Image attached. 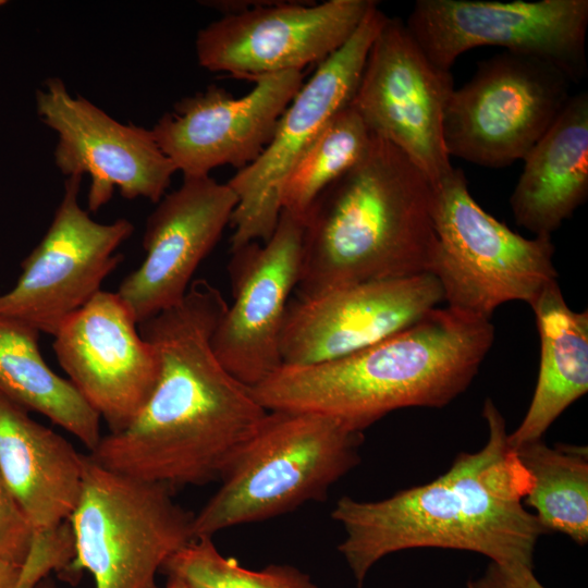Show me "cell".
Segmentation results:
<instances>
[{
  "label": "cell",
  "mask_w": 588,
  "mask_h": 588,
  "mask_svg": "<svg viewBox=\"0 0 588 588\" xmlns=\"http://www.w3.org/2000/svg\"><path fill=\"white\" fill-rule=\"evenodd\" d=\"M226 308L221 292L197 279L180 303L138 323L159 356L160 375L134 420L88 453L93 461L172 489L220 479L267 414L213 352Z\"/></svg>",
  "instance_id": "obj_1"
},
{
  "label": "cell",
  "mask_w": 588,
  "mask_h": 588,
  "mask_svg": "<svg viewBox=\"0 0 588 588\" xmlns=\"http://www.w3.org/2000/svg\"><path fill=\"white\" fill-rule=\"evenodd\" d=\"M488 440L475 453H460L434 480L380 501L339 499L331 517L344 530L338 550L358 586L388 554L414 548L480 553L505 565L532 567L546 532L523 506L531 477L509 443L505 420L491 399L483 404Z\"/></svg>",
  "instance_id": "obj_2"
},
{
  "label": "cell",
  "mask_w": 588,
  "mask_h": 588,
  "mask_svg": "<svg viewBox=\"0 0 588 588\" xmlns=\"http://www.w3.org/2000/svg\"><path fill=\"white\" fill-rule=\"evenodd\" d=\"M493 341L490 319L436 307L347 356L282 365L250 390L266 411L320 414L363 432L395 409L451 403L469 387Z\"/></svg>",
  "instance_id": "obj_3"
},
{
  "label": "cell",
  "mask_w": 588,
  "mask_h": 588,
  "mask_svg": "<svg viewBox=\"0 0 588 588\" xmlns=\"http://www.w3.org/2000/svg\"><path fill=\"white\" fill-rule=\"evenodd\" d=\"M434 185L399 148L372 135L363 158L303 220L297 297L430 273L438 238Z\"/></svg>",
  "instance_id": "obj_4"
},
{
  "label": "cell",
  "mask_w": 588,
  "mask_h": 588,
  "mask_svg": "<svg viewBox=\"0 0 588 588\" xmlns=\"http://www.w3.org/2000/svg\"><path fill=\"white\" fill-rule=\"evenodd\" d=\"M362 442L363 432L335 418L267 411L223 470L218 490L194 514V539L321 500L358 464Z\"/></svg>",
  "instance_id": "obj_5"
},
{
  "label": "cell",
  "mask_w": 588,
  "mask_h": 588,
  "mask_svg": "<svg viewBox=\"0 0 588 588\" xmlns=\"http://www.w3.org/2000/svg\"><path fill=\"white\" fill-rule=\"evenodd\" d=\"M193 517L171 487L110 470L86 454L70 518L75 554L69 567L88 571L95 588H158L157 573L194 539Z\"/></svg>",
  "instance_id": "obj_6"
},
{
  "label": "cell",
  "mask_w": 588,
  "mask_h": 588,
  "mask_svg": "<svg viewBox=\"0 0 588 588\" xmlns=\"http://www.w3.org/2000/svg\"><path fill=\"white\" fill-rule=\"evenodd\" d=\"M438 238L430 273L448 307L490 319L502 304H530L558 278L551 236L526 238L473 198L461 169L434 185Z\"/></svg>",
  "instance_id": "obj_7"
},
{
  "label": "cell",
  "mask_w": 588,
  "mask_h": 588,
  "mask_svg": "<svg viewBox=\"0 0 588 588\" xmlns=\"http://www.w3.org/2000/svg\"><path fill=\"white\" fill-rule=\"evenodd\" d=\"M571 83L553 64L527 54L503 51L482 61L448 102L449 156L488 168L523 160L569 99Z\"/></svg>",
  "instance_id": "obj_8"
},
{
  "label": "cell",
  "mask_w": 588,
  "mask_h": 588,
  "mask_svg": "<svg viewBox=\"0 0 588 588\" xmlns=\"http://www.w3.org/2000/svg\"><path fill=\"white\" fill-rule=\"evenodd\" d=\"M373 0L215 1L223 15L199 29L198 64L249 81L321 63L357 29Z\"/></svg>",
  "instance_id": "obj_9"
},
{
  "label": "cell",
  "mask_w": 588,
  "mask_h": 588,
  "mask_svg": "<svg viewBox=\"0 0 588 588\" xmlns=\"http://www.w3.org/2000/svg\"><path fill=\"white\" fill-rule=\"evenodd\" d=\"M387 19L378 4L369 10L350 39L304 82L260 156L228 181L237 197L230 220L231 250L271 236L282 211L281 191L289 172L332 118L350 105L369 49Z\"/></svg>",
  "instance_id": "obj_10"
},
{
  "label": "cell",
  "mask_w": 588,
  "mask_h": 588,
  "mask_svg": "<svg viewBox=\"0 0 588 588\" xmlns=\"http://www.w3.org/2000/svg\"><path fill=\"white\" fill-rule=\"evenodd\" d=\"M405 25L445 71L470 49L497 46L549 62L572 83L587 73L588 0H418Z\"/></svg>",
  "instance_id": "obj_11"
},
{
  "label": "cell",
  "mask_w": 588,
  "mask_h": 588,
  "mask_svg": "<svg viewBox=\"0 0 588 588\" xmlns=\"http://www.w3.org/2000/svg\"><path fill=\"white\" fill-rule=\"evenodd\" d=\"M454 89L451 71L426 57L405 22L388 16L350 106L373 136L399 148L436 185L453 170L443 119Z\"/></svg>",
  "instance_id": "obj_12"
},
{
  "label": "cell",
  "mask_w": 588,
  "mask_h": 588,
  "mask_svg": "<svg viewBox=\"0 0 588 588\" xmlns=\"http://www.w3.org/2000/svg\"><path fill=\"white\" fill-rule=\"evenodd\" d=\"M81 181V175L66 176L46 234L23 260L15 285L0 293V317L53 335L123 260L117 249L132 235L133 223L91 219L78 203Z\"/></svg>",
  "instance_id": "obj_13"
},
{
  "label": "cell",
  "mask_w": 588,
  "mask_h": 588,
  "mask_svg": "<svg viewBox=\"0 0 588 588\" xmlns=\"http://www.w3.org/2000/svg\"><path fill=\"white\" fill-rule=\"evenodd\" d=\"M39 120L57 134L54 163L62 174H87L89 211H97L115 188L126 199L157 204L166 194L173 162L151 130L123 124L83 96H72L64 82L49 77L36 91Z\"/></svg>",
  "instance_id": "obj_14"
},
{
  "label": "cell",
  "mask_w": 588,
  "mask_h": 588,
  "mask_svg": "<svg viewBox=\"0 0 588 588\" xmlns=\"http://www.w3.org/2000/svg\"><path fill=\"white\" fill-rule=\"evenodd\" d=\"M302 241L303 221L281 211L266 242L231 250L233 303L211 342L223 367L249 388L283 365L281 333L290 294L299 279Z\"/></svg>",
  "instance_id": "obj_15"
},
{
  "label": "cell",
  "mask_w": 588,
  "mask_h": 588,
  "mask_svg": "<svg viewBox=\"0 0 588 588\" xmlns=\"http://www.w3.org/2000/svg\"><path fill=\"white\" fill-rule=\"evenodd\" d=\"M52 336L68 380L109 432L126 428L157 384L160 359L118 294L101 290Z\"/></svg>",
  "instance_id": "obj_16"
},
{
  "label": "cell",
  "mask_w": 588,
  "mask_h": 588,
  "mask_svg": "<svg viewBox=\"0 0 588 588\" xmlns=\"http://www.w3.org/2000/svg\"><path fill=\"white\" fill-rule=\"evenodd\" d=\"M252 82L254 87L242 97L212 85L182 98L150 128L183 176L209 175L221 166L241 170L253 163L304 84V73L289 71Z\"/></svg>",
  "instance_id": "obj_17"
},
{
  "label": "cell",
  "mask_w": 588,
  "mask_h": 588,
  "mask_svg": "<svg viewBox=\"0 0 588 588\" xmlns=\"http://www.w3.org/2000/svg\"><path fill=\"white\" fill-rule=\"evenodd\" d=\"M441 301L431 273L297 297L289 303L282 328L283 365L323 363L364 350L415 323Z\"/></svg>",
  "instance_id": "obj_18"
},
{
  "label": "cell",
  "mask_w": 588,
  "mask_h": 588,
  "mask_svg": "<svg viewBox=\"0 0 588 588\" xmlns=\"http://www.w3.org/2000/svg\"><path fill=\"white\" fill-rule=\"evenodd\" d=\"M237 197L210 175L183 176L146 221L145 258L115 292L137 323L176 305L230 224Z\"/></svg>",
  "instance_id": "obj_19"
},
{
  "label": "cell",
  "mask_w": 588,
  "mask_h": 588,
  "mask_svg": "<svg viewBox=\"0 0 588 588\" xmlns=\"http://www.w3.org/2000/svg\"><path fill=\"white\" fill-rule=\"evenodd\" d=\"M85 456L0 394V474L33 539L50 538L70 522L82 493Z\"/></svg>",
  "instance_id": "obj_20"
},
{
  "label": "cell",
  "mask_w": 588,
  "mask_h": 588,
  "mask_svg": "<svg viewBox=\"0 0 588 588\" xmlns=\"http://www.w3.org/2000/svg\"><path fill=\"white\" fill-rule=\"evenodd\" d=\"M510 204L519 226L551 234L588 196V93L571 96L529 150Z\"/></svg>",
  "instance_id": "obj_21"
},
{
  "label": "cell",
  "mask_w": 588,
  "mask_h": 588,
  "mask_svg": "<svg viewBox=\"0 0 588 588\" xmlns=\"http://www.w3.org/2000/svg\"><path fill=\"white\" fill-rule=\"evenodd\" d=\"M540 338V365L528 411L509 433L513 449L539 440L552 422L588 391V311H574L555 281L529 304Z\"/></svg>",
  "instance_id": "obj_22"
},
{
  "label": "cell",
  "mask_w": 588,
  "mask_h": 588,
  "mask_svg": "<svg viewBox=\"0 0 588 588\" xmlns=\"http://www.w3.org/2000/svg\"><path fill=\"white\" fill-rule=\"evenodd\" d=\"M39 331L0 317V394L44 415L91 452L100 441V417L73 384L58 376L39 350Z\"/></svg>",
  "instance_id": "obj_23"
},
{
  "label": "cell",
  "mask_w": 588,
  "mask_h": 588,
  "mask_svg": "<svg viewBox=\"0 0 588 588\" xmlns=\"http://www.w3.org/2000/svg\"><path fill=\"white\" fill-rule=\"evenodd\" d=\"M531 477L525 503L535 511L544 531L568 536L583 546L588 541V452L583 445L541 439L514 449Z\"/></svg>",
  "instance_id": "obj_24"
},
{
  "label": "cell",
  "mask_w": 588,
  "mask_h": 588,
  "mask_svg": "<svg viewBox=\"0 0 588 588\" xmlns=\"http://www.w3.org/2000/svg\"><path fill=\"white\" fill-rule=\"evenodd\" d=\"M371 139L350 105L339 111L289 172L281 191L282 211L303 221L316 198L363 158Z\"/></svg>",
  "instance_id": "obj_25"
},
{
  "label": "cell",
  "mask_w": 588,
  "mask_h": 588,
  "mask_svg": "<svg viewBox=\"0 0 588 588\" xmlns=\"http://www.w3.org/2000/svg\"><path fill=\"white\" fill-rule=\"evenodd\" d=\"M161 571L180 588H318L310 577L290 565L260 571L224 558L211 537H198L170 556Z\"/></svg>",
  "instance_id": "obj_26"
},
{
  "label": "cell",
  "mask_w": 588,
  "mask_h": 588,
  "mask_svg": "<svg viewBox=\"0 0 588 588\" xmlns=\"http://www.w3.org/2000/svg\"><path fill=\"white\" fill-rule=\"evenodd\" d=\"M32 541L33 530L0 474V558L22 567Z\"/></svg>",
  "instance_id": "obj_27"
},
{
  "label": "cell",
  "mask_w": 588,
  "mask_h": 588,
  "mask_svg": "<svg viewBox=\"0 0 588 588\" xmlns=\"http://www.w3.org/2000/svg\"><path fill=\"white\" fill-rule=\"evenodd\" d=\"M475 588H546L525 565H505L490 562L483 575L471 581Z\"/></svg>",
  "instance_id": "obj_28"
},
{
  "label": "cell",
  "mask_w": 588,
  "mask_h": 588,
  "mask_svg": "<svg viewBox=\"0 0 588 588\" xmlns=\"http://www.w3.org/2000/svg\"><path fill=\"white\" fill-rule=\"evenodd\" d=\"M21 567L0 558V588H16Z\"/></svg>",
  "instance_id": "obj_29"
},
{
  "label": "cell",
  "mask_w": 588,
  "mask_h": 588,
  "mask_svg": "<svg viewBox=\"0 0 588 588\" xmlns=\"http://www.w3.org/2000/svg\"><path fill=\"white\" fill-rule=\"evenodd\" d=\"M34 588H58L54 580L47 576L42 580H40Z\"/></svg>",
  "instance_id": "obj_30"
},
{
  "label": "cell",
  "mask_w": 588,
  "mask_h": 588,
  "mask_svg": "<svg viewBox=\"0 0 588 588\" xmlns=\"http://www.w3.org/2000/svg\"><path fill=\"white\" fill-rule=\"evenodd\" d=\"M159 588V587H158ZM164 588H180L177 585L171 583V581H168L167 583V586Z\"/></svg>",
  "instance_id": "obj_31"
},
{
  "label": "cell",
  "mask_w": 588,
  "mask_h": 588,
  "mask_svg": "<svg viewBox=\"0 0 588 588\" xmlns=\"http://www.w3.org/2000/svg\"><path fill=\"white\" fill-rule=\"evenodd\" d=\"M467 588H475V587L473 586L471 581H469V583L467 584Z\"/></svg>",
  "instance_id": "obj_32"
}]
</instances>
